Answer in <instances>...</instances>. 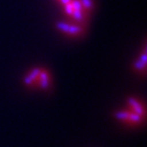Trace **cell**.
Instances as JSON below:
<instances>
[{
	"label": "cell",
	"mask_w": 147,
	"mask_h": 147,
	"mask_svg": "<svg viewBox=\"0 0 147 147\" xmlns=\"http://www.w3.org/2000/svg\"><path fill=\"white\" fill-rule=\"evenodd\" d=\"M80 4L85 11H91L94 9V1L93 0H79Z\"/></svg>",
	"instance_id": "3"
},
{
	"label": "cell",
	"mask_w": 147,
	"mask_h": 147,
	"mask_svg": "<svg viewBox=\"0 0 147 147\" xmlns=\"http://www.w3.org/2000/svg\"><path fill=\"white\" fill-rule=\"evenodd\" d=\"M59 1L62 5H66V4H68V3L71 2V0H59Z\"/></svg>",
	"instance_id": "5"
},
{
	"label": "cell",
	"mask_w": 147,
	"mask_h": 147,
	"mask_svg": "<svg viewBox=\"0 0 147 147\" xmlns=\"http://www.w3.org/2000/svg\"><path fill=\"white\" fill-rule=\"evenodd\" d=\"M71 3L73 6V13L71 14V16L76 21L83 22L85 20V16H84L85 11L83 10V8H82L79 0H72Z\"/></svg>",
	"instance_id": "1"
},
{
	"label": "cell",
	"mask_w": 147,
	"mask_h": 147,
	"mask_svg": "<svg viewBox=\"0 0 147 147\" xmlns=\"http://www.w3.org/2000/svg\"><path fill=\"white\" fill-rule=\"evenodd\" d=\"M57 28L59 29L60 31H62L64 33H67L69 34H72V36H76V34H79L82 32V29L79 25L67 24V23H64V22L57 23Z\"/></svg>",
	"instance_id": "2"
},
{
	"label": "cell",
	"mask_w": 147,
	"mask_h": 147,
	"mask_svg": "<svg viewBox=\"0 0 147 147\" xmlns=\"http://www.w3.org/2000/svg\"><path fill=\"white\" fill-rule=\"evenodd\" d=\"M72 1V0H71ZM64 11H65V13L67 14V16H71V14L73 13V6H72V3L70 2L68 3V4H66V5H64Z\"/></svg>",
	"instance_id": "4"
}]
</instances>
